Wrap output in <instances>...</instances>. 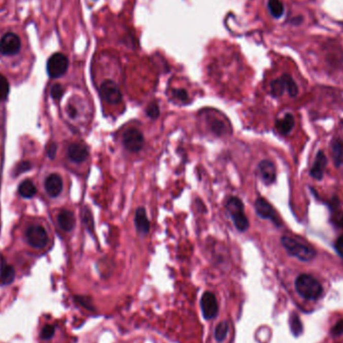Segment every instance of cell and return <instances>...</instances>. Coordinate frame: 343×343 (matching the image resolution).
<instances>
[{"mask_svg":"<svg viewBox=\"0 0 343 343\" xmlns=\"http://www.w3.org/2000/svg\"><path fill=\"white\" fill-rule=\"evenodd\" d=\"M331 331H332V334L335 335V336H339V335L343 334V319L335 323V325L333 326Z\"/></svg>","mask_w":343,"mask_h":343,"instance_id":"cell-31","label":"cell"},{"mask_svg":"<svg viewBox=\"0 0 343 343\" xmlns=\"http://www.w3.org/2000/svg\"><path fill=\"white\" fill-rule=\"evenodd\" d=\"M18 193L20 194L21 197L29 199V198H32L37 194V188L32 181L25 180L19 185Z\"/></svg>","mask_w":343,"mask_h":343,"instance_id":"cell-20","label":"cell"},{"mask_svg":"<svg viewBox=\"0 0 343 343\" xmlns=\"http://www.w3.org/2000/svg\"><path fill=\"white\" fill-rule=\"evenodd\" d=\"M134 225L139 234L145 236L150 232V221L147 218L146 209L140 207L136 209L135 217H134Z\"/></svg>","mask_w":343,"mask_h":343,"instance_id":"cell-15","label":"cell"},{"mask_svg":"<svg viewBox=\"0 0 343 343\" xmlns=\"http://www.w3.org/2000/svg\"><path fill=\"white\" fill-rule=\"evenodd\" d=\"M332 157L334 164L340 166L343 164V141L335 140L332 143Z\"/></svg>","mask_w":343,"mask_h":343,"instance_id":"cell-21","label":"cell"},{"mask_svg":"<svg viewBox=\"0 0 343 343\" xmlns=\"http://www.w3.org/2000/svg\"><path fill=\"white\" fill-rule=\"evenodd\" d=\"M25 236H26V240L28 244L32 246L33 248L42 249L47 245V242H48L47 233L44 230V228L40 225L30 226L27 229Z\"/></svg>","mask_w":343,"mask_h":343,"instance_id":"cell-7","label":"cell"},{"mask_svg":"<svg viewBox=\"0 0 343 343\" xmlns=\"http://www.w3.org/2000/svg\"><path fill=\"white\" fill-rule=\"evenodd\" d=\"M100 97L111 105H118L123 99V94L118 85L111 80L105 81L99 87Z\"/></svg>","mask_w":343,"mask_h":343,"instance_id":"cell-6","label":"cell"},{"mask_svg":"<svg viewBox=\"0 0 343 343\" xmlns=\"http://www.w3.org/2000/svg\"><path fill=\"white\" fill-rule=\"evenodd\" d=\"M332 221L337 227H343V212L336 211L332 217Z\"/></svg>","mask_w":343,"mask_h":343,"instance_id":"cell-32","label":"cell"},{"mask_svg":"<svg viewBox=\"0 0 343 343\" xmlns=\"http://www.w3.org/2000/svg\"><path fill=\"white\" fill-rule=\"evenodd\" d=\"M201 308L205 319H213L218 314V302L212 292H205L201 298Z\"/></svg>","mask_w":343,"mask_h":343,"instance_id":"cell-10","label":"cell"},{"mask_svg":"<svg viewBox=\"0 0 343 343\" xmlns=\"http://www.w3.org/2000/svg\"><path fill=\"white\" fill-rule=\"evenodd\" d=\"M281 243L291 256L296 257L301 261H311L316 256V252L312 247L301 243L295 238L284 236L281 238Z\"/></svg>","mask_w":343,"mask_h":343,"instance_id":"cell-2","label":"cell"},{"mask_svg":"<svg viewBox=\"0 0 343 343\" xmlns=\"http://www.w3.org/2000/svg\"><path fill=\"white\" fill-rule=\"evenodd\" d=\"M15 278V270L12 265L6 263L4 260L0 264V283L3 285L10 284Z\"/></svg>","mask_w":343,"mask_h":343,"instance_id":"cell-18","label":"cell"},{"mask_svg":"<svg viewBox=\"0 0 343 343\" xmlns=\"http://www.w3.org/2000/svg\"><path fill=\"white\" fill-rule=\"evenodd\" d=\"M172 93L177 99H180L182 101L188 100V93L185 89H173Z\"/></svg>","mask_w":343,"mask_h":343,"instance_id":"cell-30","label":"cell"},{"mask_svg":"<svg viewBox=\"0 0 343 343\" xmlns=\"http://www.w3.org/2000/svg\"><path fill=\"white\" fill-rule=\"evenodd\" d=\"M123 143L128 151L131 153H136L143 149L145 139L143 133L139 129L132 128L125 131L123 136Z\"/></svg>","mask_w":343,"mask_h":343,"instance_id":"cell-8","label":"cell"},{"mask_svg":"<svg viewBox=\"0 0 343 343\" xmlns=\"http://www.w3.org/2000/svg\"><path fill=\"white\" fill-rule=\"evenodd\" d=\"M259 175L266 185H271L276 180V169L272 162L264 160L259 164Z\"/></svg>","mask_w":343,"mask_h":343,"instance_id":"cell-14","label":"cell"},{"mask_svg":"<svg viewBox=\"0 0 343 343\" xmlns=\"http://www.w3.org/2000/svg\"><path fill=\"white\" fill-rule=\"evenodd\" d=\"M295 290L301 298L307 302H316L324 293L321 282L309 274H301L296 278Z\"/></svg>","mask_w":343,"mask_h":343,"instance_id":"cell-1","label":"cell"},{"mask_svg":"<svg viewBox=\"0 0 343 343\" xmlns=\"http://www.w3.org/2000/svg\"><path fill=\"white\" fill-rule=\"evenodd\" d=\"M295 125V119L291 114H287L284 118L278 120L276 122V128L282 134H288Z\"/></svg>","mask_w":343,"mask_h":343,"instance_id":"cell-19","label":"cell"},{"mask_svg":"<svg viewBox=\"0 0 343 343\" xmlns=\"http://www.w3.org/2000/svg\"><path fill=\"white\" fill-rule=\"evenodd\" d=\"M326 164H327V158H326L325 154L322 151L318 152V154L315 158L313 167L310 171L311 177H313L316 180H321L323 178V174H324L325 168H326Z\"/></svg>","mask_w":343,"mask_h":343,"instance_id":"cell-16","label":"cell"},{"mask_svg":"<svg viewBox=\"0 0 343 343\" xmlns=\"http://www.w3.org/2000/svg\"><path fill=\"white\" fill-rule=\"evenodd\" d=\"M335 249L337 251V253L343 258V235H341L335 243Z\"/></svg>","mask_w":343,"mask_h":343,"instance_id":"cell-34","label":"cell"},{"mask_svg":"<svg viewBox=\"0 0 343 343\" xmlns=\"http://www.w3.org/2000/svg\"><path fill=\"white\" fill-rule=\"evenodd\" d=\"M268 9L274 18H280L284 13V5L280 0H269Z\"/></svg>","mask_w":343,"mask_h":343,"instance_id":"cell-22","label":"cell"},{"mask_svg":"<svg viewBox=\"0 0 343 343\" xmlns=\"http://www.w3.org/2000/svg\"><path fill=\"white\" fill-rule=\"evenodd\" d=\"M88 153L89 152L86 146L83 144H79V143H74L70 145L68 150H67V156L70 160L77 164L85 162L88 157Z\"/></svg>","mask_w":343,"mask_h":343,"instance_id":"cell-13","label":"cell"},{"mask_svg":"<svg viewBox=\"0 0 343 343\" xmlns=\"http://www.w3.org/2000/svg\"><path fill=\"white\" fill-rule=\"evenodd\" d=\"M30 169H31V164L28 161L21 162L15 168V176H18V175H20L22 173H25V172H27L28 170H30Z\"/></svg>","mask_w":343,"mask_h":343,"instance_id":"cell-28","label":"cell"},{"mask_svg":"<svg viewBox=\"0 0 343 343\" xmlns=\"http://www.w3.org/2000/svg\"><path fill=\"white\" fill-rule=\"evenodd\" d=\"M226 208L231 216L237 230L244 232L249 227V221L244 213L243 202L239 198L232 197L228 200Z\"/></svg>","mask_w":343,"mask_h":343,"instance_id":"cell-3","label":"cell"},{"mask_svg":"<svg viewBox=\"0 0 343 343\" xmlns=\"http://www.w3.org/2000/svg\"><path fill=\"white\" fill-rule=\"evenodd\" d=\"M8 94H9V83L3 75H0V101L5 100Z\"/></svg>","mask_w":343,"mask_h":343,"instance_id":"cell-24","label":"cell"},{"mask_svg":"<svg viewBox=\"0 0 343 343\" xmlns=\"http://www.w3.org/2000/svg\"><path fill=\"white\" fill-rule=\"evenodd\" d=\"M146 113H147V116L153 120L157 119L160 115V109H159V106L158 104L156 102H152L148 106L147 110H146Z\"/></svg>","mask_w":343,"mask_h":343,"instance_id":"cell-25","label":"cell"},{"mask_svg":"<svg viewBox=\"0 0 343 343\" xmlns=\"http://www.w3.org/2000/svg\"><path fill=\"white\" fill-rule=\"evenodd\" d=\"M68 68V59L67 57L60 53H53L47 60L46 70L47 74L51 79H57L62 77Z\"/></svg>","mask_w":343,"mask_h":343,"instance_id":"cell-5","label":"cell"},{"mask_svg":"<svg viewBox=\"0 0 343 343\" xmlns=\"http://www.w3.org/2000/svg\"><path fill=\"white\" fill-rule=\"evenodd\" d=\"M291 328L295 334H299L302 331L300 320L296 315H294V317L291 318Z\"/></svg>","mask_w":343,"mask_h":343,"instance_id":"cell-29","label":"cell"},{"mask_svg":"<svg viewBox=\"0 0 343 343\" xmlns=\"http://www.w3.org/2000/svg\"><path fill=\"white\" fill-rule=\"evenodd\" d=\"M284 91H287L291 97L298 94V86L289 75H283L271 83V93L274 97L281 96Z\"/></svg>","mask_w":343,"mask_h":343,"instance_id":"cell-4","label":"cell"},{"mask_svg":"<svg viewBox=\"0 0 343 343\" xmlns=\"http://www.w3.org/2000/svg\"><path fill=\"white\" fill-rule=\"evenodd\" d=\"M228 330H229V324L227 321H223V322H220L217 327H216V330H215V337L218 341H223L226 336H227V333H228Z\"/></svg>","mask_w":343,"mask_h":343,"instance_id":"cell-23","label":"cell"},{"mask_svg":"<svg viewBox=\"0 0 343 343\" xmlns=\"http://www.w3.org/2000/svg\"><path fill=\"white\" fill-rule=\"evenodd\" d=\"M57 222H58L59 227L65 232L72 231L76 226L75 215L68 210H63L58 214Z\"/></svg>","mask_w":343,"mask_h":343,"instance_id":"cell-17","label":"cell"},{"mask_svg":"<svg viewBox=\"0 0 343 343\" xmlns=\"http://www.w3.org/2000/svg\"><path fill=\"white\" fill-rule=\"evenodd\" d=\"M255 209L257 214L263 219H269L274 224L280 226V220L276 214L274 208L263 198H258L255 202Z\"/></svg>","mask_w":343,"mask_h":343,"instance_id":"cell-11","label":"cell"},{"mask_svg":"<svg viewBox=\"0 0 343 343\" xmlns=\"http://www.w3.org/2000/svg\"><path fill=\"white\" fill-rule=\"evenodd\" d=\"M77 110H76V108H74V107H68L67 108V114H68V116L71 117V118H75L76 116H77Z\"/></svg>","mask_w":343,"mask_h":343,"instance_id":"cell-35","label":"cell"},{"mask_svg":"<svg viewBox=\"0 0 343 343\" xmlns=\"http://www.w3.org/2000/svg\"><path fill=\"white\" fill-rule=\"evenodd\" d=\"M56 151H57V146L55 143H51L48 145L47 147V156L50 158V159H54L55 158V155H56Z\"/></svg>","mask_w":343,"mask_h":343,"instance_id":"cell-33","label":"cell"},{"mask_svg":"<svg viewBox=\"0 0 343 343\" xmlns=\"http://www.w3.org/2000/svg\"><path fill=\"white\" fill-rule=\"evenodd\" d=\"M83 218H84V222L86 224L87 230L91 233L93 231V219H92V215H91L87 207H85V209H84Z\"/></svg>","mask_w":343,"mask_h":343,"instance_id":"cell-26","label":"cell"},{"mask_svg":"<svg viewBox=\"0 0 343 343\" xmlns=\"http://www.w3.org/2000/svg\"><path fill=\"white\" fill-rule=\"evenodd\" d=\"M21 48V41L15 33L8 32L0 40V53L2 55H15Z\"/></svg>","mask_w":343,"mask_h":343,"instance_id":"cell-9","label":"cell"},{"mask_svg":"<svg viewBox=\"0 0 343 343\" xmlns=\"http://www.w3.org/2000/svg\"><path fill=\"white\" fill-rule=\"evenodd\" d=\"M50 93H51V96L53 99L55 100H58L61 98L62 94H63V87L61 85L59 84H56L54 86H52L51 89H50Z\"/></svg>","mask_w":343,"mask_h":343,"instance_id":"cell-27","label":"cell"},{"mask_svg":"<svg viewBox=\"0 0 343 343\" xmlns=\"http://www.w3.org/2000/svg\"><path fill=\"white\" fill-rule=\"evenodd\" d=\"M62 179L57 174H51L49 175L45 180V191L48 194L49 197L55 198L57 197L61 191H62Z\"/></svg>","mask_w":343,"mask_h":343,"instance_id":"cell-12","label":"cell"}]
</instances>
